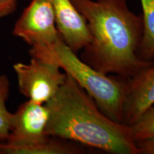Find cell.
I'll use <instances>...</instances> for the list:
<instances>
[{
  "label": "cell",
  "mask_w": 154,
  "mask_h": 154,
  "mask_svg": "<svg viewBox=\"0 0 154 154\" xmlns=\"http://www.w3.org/2000/svg\"><path fill=\"white\" fill-rule=\"evenodd\" d=\"M51 1L56 26L62 41L75 53L83 50L91 42L85 18L71 0Z\"/></svg>",
  "instance_id": "7"
},
{
  "label": "cell",
  "mask_w": 154,
  "mask_h": 154,
  "mask_svg": "<svg viewBox=\"0 0 154 154\" xmlns=\"http://www.w3.org/2000/svg\"><path fill=\"white\" fill-rule=\"evenodd\" d=\"M19 91L36 103H47L64 84L67 75L57 63L32 57L29 62L13 65Z\"/></svg>",
  "instance_id": "5"
},
{
  "label": "cell",
  "mask_w": 154,
  "mask_h": 154,
  "mask_svg": "<svg viewBox=\"0 0 154 154\" xmlns=\"http://www.w3.org/2000/svg\"><path fill=\"white\" fill-rule=\"evenodd\" d=\"M80 144L54 136H47L42 141L28 144L0 142V154H80L86 149Z\"/></svg>",
  "instance_id": "9"
},
{
  "label": "cell",
  "mask_w": 154,
  "mask_h": 154,
  "mask_svg": "<svg viewBox=\"0 0 154 154\" xmlns=\"http://www.w3.org/2000/svg\"><path fill=\"white\" fill-rule=\"evenodd\" d=\"M31 57L57 63L91 96L106 116L124 123L128 79L109 76L94 69L79 58L62 39L51 49Z\"/></svg>",
  "instance_id": "3"
},
{
  "label": "cell",
  "mask_w": 154,
  "mask_h": 154,
  "mask_svg": "<svg viewBox=\"0 0 154 154\" xmlns=\"http://www.w3.org/2000/svg\"><path fill=\"white\" fill-rule=\"evenodd\" d=\"M85 18L91 42L81 59L103 74L128 79L153 64L138 51L143 31L142 15L131 10L127 0H71Z\"/></svg>",
  "instance_id": "1"
},
{
  "label": "cell",
  "mask_w": 154,
  "mask_h": 154,
  "mask_svg": "<svg viewBox=\"0 0 154 154\" xmlns=\"http://www.w3.org/2000/svg\"><path fill=\"white\" fill-rule=\"evenodd\" d=\"M9 85L8 77L5 74H0V142L7 140L11 129L12 113L7 107Z\"/></svg>",
  "instance_id": "11"
},
{
  "label": "cell",
  "mask_w": 154,
  "mask_h": 154,
  "mask_svg": "<svg viewBox=\"0 0 154 154\" xmlns=\"http://www.w3.org/2000/svg\"><path fill=\"white\" fill-rule=\"evenodd\" d=\"M13 34L30 46V56L51 49L61 38L51 0H32L15 23Z\"/></svg>",
  "instance_id": "4"
},
{
  "label": "cell",
  "mask_w": 154,
  "mask_h": 154,
  "mask_svg": "<svg viewBox=\"0 0 154 154\" xmlns=\"http://www.w3.org/2000/svg\"><path fill=\"white\" fill-rule=\"evenodd\" d=\"M143 11V31L138 55L145 61L154 58V0H140Z\"/></svg>",
  "instance_id": "10"
},
{
  "label": "cell",
  "mask_w": 154,
  "mask_h": 154,
  "mask_svg": "<svg viewBox=\"0 0 154 154\" xmlns=\"http://www.w3.org/2000/svg\"><path fill=\"white\" fill-rule=\"evenodd\" d=\"M154 105V63L127 80L125 124L131 126Z\"/></svg>",
  "instance_id": "8"
},
{
  "label": "cell",
  "mask_w": 154,
  "mask_h": 154,
  "mask_svg": "<svg viewBox=\"0 0 154 154\" xmlns=\"http://www.w3.org/2000/svg\"><path fill=\"white\" fill-rule=\"evenodd\" d=\"M136 144L139 154H154V140H144Z\"/></svg>",
  "instance_id": "14"
},
{
  "label": "cell",
  "mask_w": 154,
  "mask_h": 154,
  "mask_svg": "<svg viewBox=\"0 0 154 154\" xmlns=\"http://www.w3.org/2000/svg\"><path fill=\"white\" fill-rule=\"evenodd\" d=\"M46 103V134L113 154H139L131 126L106 116L72 76Z\"/></svg>",
  "instance_id": "2"
},
{
  "label": "cell",
  "mask_w": 154,
  "mask_h": 154,
  "mask_svg": "<svg viewBox=\"0 0 154 154\" xmlns=\"http://www.w3.org/2000/svg\"><path fill=\"white\" fill-rule=\"evenodd\" d=\"M49 111L46 103L31 100L24 102L12 113L10 133L7 142L14 144H28L42 141L46 134Z\"/></svg>",
  "instance_id": "6"
},
{
  "label": "cell",
  "mask_w": 154,
  "mask_h": 154,
  "mask_svg": "<svg viewBox=\"0 0 154 154\" xmlns=\"http://www.w3.org/2000/svg\"><path fill=\"white\" fill-rule=\"evenodd\" d=\"M131 128L133 138L136 143L154 140V105L131 125Z\"/></svg>",
  "instance_id": "12"
},
{
  "label": "cell",
  "mask_w": 154,
  "mask_h": 154,
  "mask_svg": "<svg viewBox=\"0 0 154 154\" xmlns=\"http://www.w3.org/2000/svg\"><path fill=\"white\" fill-rule=\"evenodd\" d=\"M17 6V0H0V18L14 13Z\"/></svg>",
  "instance_id": "13"
}]
</instances>
